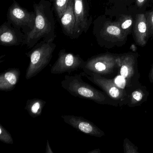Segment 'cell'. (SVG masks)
Masks as SVG:
<instances>
[{"mask_svg":"<svg viewBox=\"0 0 153 153\" xmlns=\"http://www.w3.org/2000/svg\"><path fill=\"white\" fill-rule=\"evenodd\" d=\"M148 0H136L137 6L139 7H143L146 3Z\"/></svg>","mask_w":153,"mask_h":153,"instance_id":"23","label":"cell"},{"mask_svg":"<svg viewBox=\"0 0 153 153\" xmlns=\"http://www.w3.org/2000/svg\"><path fill=\"white\" fill-rule=\"evenodd\" d=\"M85 61L79 54L67 52L66 50L60 51L58 58L51 69V73L60 75L64 73L71 74L72 72L82 69Z\"/></svg>","mask_w":153,"mask_h":153,"instance_id":"8","label":"cell"},{"mask_svg":"<svg viewBox=\"0 0 153 153\" xmlns=\"http://www.w3.org/2000/svg\"><path fill=\"white\" fill-rule=\"evenodd\" d=\"M61 117L64 122L85 134L97 137H101L105 135L104 132L94 123L83 117L62 115Z\"/></svg>","mask_w":153,"mask_h":153,"instance_id":"10","label":"cell"},{"mask_svg":"<svg viewBox=\"0 0 153 153\" xmlns=\"http://www.w3.org/2000/svg\"><path fill=\"white\" fill-rule=\"evenodd\" d=\"M53 3V8L57 16L60 19L68 5L69 0H50Z\"/></svg>","mask_w":153,"mask_h":153,"instance_id":"19","label":"cell"},{"mask_svg":"<svg viewBox=\"0 0 153 153\" xmlns=\"http://www.w3.org/2000/svg\"><path fill=\"white\" fill-rule=\"evenodd\" d=\"M147 27L149 37L153 38V10L146 13Z\"/></svg>","mask_w":153,"mask_h":153,"instance_id":"22","label":"cell"},{"mask_svg":"<svg viewBox=\"0 0 153 153\" xmlns=\"http://www.w3.org/2000/svg\"><path fill=\"white\" fill-rule=\"evenodd\" d=\"M133 22L132 17L124 16H122L116 23L123 33L127 36L130 33Z\"/></svg>","mask_w":153,"mask_h":153,"instance_id":"18","label":"cell"},{"mask_svg":"<svg viewBox=\"0 0 153 153\" xmlns=\"http://www.w3.org/2000/svg\"><path fill=\"white\" fill-rule=\"evenodd\" d=\"M118 54L103 53L92 56L85 61L83 71L86 75L97 74L102 76L111 75L118 68Z\"/></svg>","mask_w":153,"mask_h":153,"instance_id":"4","label":"cell"},{"mask_svg":"<svg viewBox=\"0 0 153 153\" xmlns=\"http://www.w3.org/2000/svg\"><path fill=\"white\" fill-rule=\"evenodd\" d=\"M87 0H74V13L76 22L72 39H77L83 33H86L92 23L89 14Z\"/></svg>","mask_w":153,"mask_h":153,"instance_id":"9","label":"cell"},{"mask_svg":"<svg viewBox=\"0 0 153 153\" xmlns=\"http://www.w3.org/2000/svg\"><path fill=\"white\" fill-rule=\"evenodd\" d=\"M56 46L53 42L42 41L26 53L30 60L26 71V79L28 80L34 77L48 66Z\"/></svg>","mask_w":153,"mask_h":153,"instance_id":"3","label":"cell"},{"mask_svg":"<svg viewBox=\"0 0 153 153\" xmlns=\"http://www.w3.org/2000/svg\"><path fill=\"white\" fill-rule=\"evenodd\" d=\"M26 35L14 27L9 22H5L0 27V44L6 46L25 45Z\"/></svg>","mask_w":153,"mask_h":153,"instance_id":"11","label":"cell"},{"mask_svg":"<svg viewBox=\"0 0 153 153\" xmlns=\"http://www.w3.org/2000/svg\"><path fill=\"white\" fill-rule=\"evenodd\" d=\"M123 152L125 153H139L137 147L130 141L128 138L123 140Z\"/></svg>","mask_w":153,"mask_h":153,"instance_id":"21","label":"cell"},{"mask_svg":"<svg viewBox=\"0 0 153 153\" xmlns=\"http://www.w3.org/2000/svg\"><path fill=\"white\" fill-rule=\"evenodd\" d=\"M137 54L128 53L118 54L117 63L119 75L123 77L128 84L126 91L130 88L139 85L140 74L138 69Z\"/></svg>","mask_w":153,"mask_h":153,"instance_id":"7","label":"cell"},{"mask_svg":"<svg viewBox=\"0 0 153 153\" xmlns=\"http://www.w3.org/2000/svg\"><path fill=\"white\" fill-rule=\"evenodd\" d=\"M45 153H53V151L52 150L51 148L48 140H47V145H46Z\"/></svg>","mask_w":153,"mask_h":153,"instance_id":"24","label":"cell"},{"mask_svg":"<svg viewBox=\"0 0 153 153\" xmlns=\"http://www.w3.org/2000/svg\"><path fill=\"white\" fill-rule=\"evenodd\" d=\"M46 103L45 101L40 98L28 99L25 109L31 117L36 118L42 114Z\"/></svg>","mask_w":153,"mask_h":153,"instance_id":"17","label":"cell"},{"mask_svg":"<svg viewBox=\"0 0 153 153\" xmlns=\"http://www.w3.org/2000/svg\"><path fill=\"white\" fill-rule=\"evenodd\" d=\"M83 76L82 72L74 75H66L61 83L62 87L75 97L91 100L99 104L119 106L107 95L84 81Z\"/></svg>","mask_w":153,"mask_h":153,"instance_id":"2","label":"cell"},{"mask_svg":"<svg viewBox=\"0 0 153 153\" xmlns=\"http://www.w3.org/2000/svg\"><path fill=\"white\" fill-rule=\"evenodd\" d=\"M0 140L7 144H14V140L11 134L1 124H0Z\"/></svg>","mask_w":153,"mask_h":153,"instance_id":"20","label":"cell"},{"mask_svg":"<svg viewBox=\"0 0 153 153\" xmlns=\"http://www.w3.org/2000/svg\"><path fill=\"white\" fill-rule=\"evenodd\" d=\"M60 19L64 34L68 37L72 38L76 22L74 13V0H69L68 7Z\"/></svg>","mask_w":153,"mask_h":153,"instance_id":"16","label":"cell"},{"mask_svg":"<svg viewBox=\"0 0 153 153\" xmlns=\"http://www.w3.org/2000/svg\"><path fill=\"white\" fill-rule=\"evenodd\" d=\"M34 10L36 15L33 29L26 35L25 45L33 48L40 40L53 42L56 36L55 22L52 3L50 0H40L35 3Z\"/></svg>","mask_w":153,"mask_h":153,"instance_id":"1","label":"cell"},{"mask_svg":"<svg viewBox=\"0 0 153 153\" xmlns=\"http://www.w3.org/2000/svg\"><path fill=\"white\" fill-rule=\"evenodd\" d=\"M128 107H134L140 106L146 102L149 96V92L145 86L141 84L128 88Z\"/></svg>","mask_w":153,"mask_h":153,"instance_id":"15","label":"cell"},{"mask_svg":"<svg viewBox=\"0 0 153 153\" xmlns=\"http://www.w3.org/2000/svg\"><path fill=\"white\" fill-rule=\"evenodd\" d=\"M97 40L118 43L123 42L127 36L123 33L117 23L105 22L99 31H94Z\"/></svg>","mask_w":153,"mask_h":153,"instance_id":"12","label":"cell"},{"mask_svg":"<svg viewBox=\"0 0 153 153\" xmlns=\"http://www.w3.org/2000/svg\"><path fill=\"white\" fill-rule=\"evenodd\" d=\"M133 31L136 44L141 47L146 45L149 37L148 33L146 19L144 14H137L136 16Z\"/></svg>","mask_w":153,"mask_h":153,"instance_id":"13","label":"cell"},{"mask_svg":"<svg viewBox=\"0 0 153 153\" xmlns=\"http://www.w3.org/2000/svg\"><path fill=\"white\" fill-rule=\"evenodd\" d=\"M101 152V150L99 149H95L94 150H91L88 152V153H100Z\"/></svg>","mask_w":153,"mask_h":153,"instance_id":"26","label":"cell"},{"mask_svg":"<svg viewBox=\"0 0 153 153\" xmlns=\"http://www.w3.org/2000/svg\"><path fill=\"white\" fill-rule=\"evenodd\" d=\"M149 79L150 83H153V66H152L149 74Z\"/></svg>","mask_w":153,"mask_h":153,"instance_id":"25","label":"cell"},{"mask_svg":"<svg viewBox=\"0 0 153 153\" xmlns=\"http://www.w3.org/2000/svg\"><path fill=\"white\" fill-rule=\"evenodd\" d=\"M7 21L14 27L27 34L34 27L36 15L21 7L14 0L8 10Z\"/></svg>","mask_w":153,"mask_h":153,"instance_id":"6","label":"cell"},{"mask_svg":"<svg viewBox=\"0 0 153 153\" xmlns=\"http://www.w3.org/2000/svg\"><path fill=\"white\" fill-rule=\"evenodd\" d=\"M83 76L92 83L100 88L113 101L117 103L119 106L127 105L128 93L125 89L117 86L113 79L107 78L97 74L88 75L82 72Z\"/></svg>","mask_w":153,"mask_h":153,"instance_id":"5","label":"cell"},{"mask_svg":"<svg viewBox=\"0 0 153 153\" xmlns=\"http://www.w3.org/2000/svg\"><path fill=\"white\" fill-rule=\"evenodd\" d=\"M19 69L10 68L0 75V90L10 92L15 89L20 78Z\"/></svg>","mask_w":153,"mask_h":153,"instance_id":"14","label":"cell"}]
</instances>
